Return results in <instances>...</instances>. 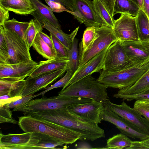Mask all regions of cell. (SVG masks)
I'll return each mask as SVG.
<instances>
[{
  "label": "cell",
  "mask_w": 149,
  "mask_h": 149,
  "mask_svg": "<svg viewBox=\"0 0 149 149\" xmlns=\"http://www.w3.org/2000/svg\"><path fill=\"white\" fill-rule=\"evenodd\" d=\"M134 65L128 58L118 39L108 47L104 58L102 69L108 72H115Z\"/></svg>",
  "instance_id": "9"
},
{
  "label": "cell",
  "mask_w": 149,
  "mask_h": 149,
  "mask_svg": "<svg viewBox=\"0 0 149 149\" xmlns=\"http://www.w3.org/2000/svg\"><path fill=\"white\" fill-rule=\"evenodd\" d=\"M73 74L74 73L71 70H67L66 73L63 77L53 85L46 88L45 91L34 95V97L41 95L43 96L46 93L53 89L58 88H64L72 78Z\"/></svg>",
  "instance_id": "35"
},
{
  "label": "cell",
  "mask_w": 149,
  "mask_h": 149,
  "mask_svg": "<svg viewBox=\"0 0 149 149\" xmlns=\"http://www.w3.org/2000/svg\"><path fill=\"white\" fill-rule=\"evenodd\" d=\"M42 25L43 28H45L50 33L53 34L64 45L67 49H69L70 48L72 40L73 38L76 37L79 29L78 26L70 35H68L46 21H43Z\"/></svg>",
  "instance_id": "24"
},
{
  "label": "cell",
  "mask_w": 149,
  "mask_h": 149,
  "mask_svg": "<svg viewBox=\"0 0 149 149\" xmlns=\"http://www.w3.org/2000/svg\"><path fill=\"white\" fill-rule=\"evenodd\" d=\"M33 117L62 126L81 136V140L94 141L104 138V130L98 124L82 120L70 113L67 109L33 111Z\"/></svg>",
  "instance_id": "1"
},
{
  "label": "cell",
  "mask_w": 149,
  "mask_h": 149,
  "mask_svg": "<svg viewBox=\"0 0 149 149\" xmlns=\"http://www.w3.org/2000/svg\"><path fill=\"white\" fill-rule=\"evenodd\" d=\"M92 100L74 97H64L59 95L47 97H43L30 100L23 106L13 111L23 112L58 109H67L69 107L86 103Z\"/></svg>",
  "instance_id": "5"
},
{
  "label": "cell",
  "mask_w": 149,
  "mask_h": 149,
  "mask_svg": "<svg viewBox=\"0 0 149 149\" xmlns=\"http://www.w3.org/2000/svg\"><path fill=\"white\" fill-rule=\"evenodd\" d=\"M0 4L9 11L21 15H32L36 10L30 0H3Z\"/></svg>",
  "instance_id": "22"
},
{
  "label": "cell",
  "mask_w": 149,
  "mask_h": 149,
  "mask_svg": "<svg viewBox=\"0 0 149 149\" xmlns=\"http://www.w3.org/2000/svg\"><path fill=\"white\" fill-rule=\"evenodd\" d=\"M36 9L31 15L42 24L44 21H46L56 28L61 30V26L53 12L49 6L44 4L39 0H30Z\"/></svg>",
  "instance_id": "21"
},
{
  "label": "cell",
  "mask_w": 149,
  "mask_h": 149,
  "mask_svg": "<svg viewBox=\"0 0 149 149\" xmlns=\"http://www.w3.org/2000/svg\"><path fill=\"white\" fill-rule=\"evenodd\" d=\"M18 123V122L12 118V111L6 104L0 106V123Z\"/></svg>",
  "instance_id": "39"
},
{
  "label": "cell",
  "mask_w": 149,
  "mask_h": 149,
  "mask_svg": "<svg viewBox=\"0 0 149 149\" xmlns=\"http://www.w3.org/2000/svg\"><path fill=\"white\" fill-rule=\"evenodd\" d=\"M97 34L96 27H87L84 30L81 41L79 44V54L86 51L94 40Z\"/></svg>",
  "instance_id": "33"
},
{
  "label": "cell",
  "mask_w": 149,
  "mask_h": 149,
  "mask_svg": "<svg viewBox=\"0 0 149 149\" xmlns=\"http://www.w3.org/2000/svg\"><path fill=\"white\" fill-rule=\"evenodd\" d=\"M3 33L8 48L10 63L32 60L30 48L24 39L2 25Z\"/></svg>",
  "instance_id": "7"
},
{
  "label": "cell",
  "mask_w": 149,
  "mask_h": 149,
  "mask_svg": "<svg viewBox=\"0 0 149 149\" xmlns=\"http://www.w3.org/2000/svg\"><path fill=\"white\" fill-rule=\"evenodd\" d=\"M136 22L140 41H149V18L142 9L136 16Z\"/></svg>",
  "instance_id": "26"
},
{
  "label": "cell",
  "mask_w": 149,
  "mask_h": 149,
  "mask_svg": "<svg viewBox=\"0 0 149 149\" xmlns=\"http://www.w3.org/2000/svg\"><path fill=\"white\" fill-rule=\"evenodd\" d=\"M149 88V69L132 86L119 89L117 93L132 95L139 93Z\"/></svg>",
  "instance_id": "25"
},
{
  "label": "cell",
  "mask_w": 149,
  "mask_h": 149,
  "mask_svg": "<svg viewBox=\"0 0 149 149\" xmlns=\"http://www.w3.org/2000/svg\"><path fill=\"white\" fill-rule=\"evenodd\" d=\"M34 97V95H31L22 97L20 99L13 101L10 103L6 104L10 109H13L14 110L21 107Z\"/></svg>",
  "instance_id": "41"
},
{
  "label": "cell",
  "mask_w": 149,
  "mask_h": 149,
  "mask_svg": "<svg viewBox=\"0 0 149 149\" xmlns=\"http://www.w3.org/2000/svg\"><path fill=\"white\" fill-rule=\"evenodd\" d=\"M29 22H21L13 18L6 21L2 25L5 29L13 31L24 39Z\"/></svg>",
  "instance_id": "31"
},
{
  "label": "cell",
  "mask_w": 149,
  "mask_h": 149,
  "mask_svg": "<svg viewBox=\"0 0 149 149\" xmlns=\"http://www.w3.org/2000/svg\"><path fill=\"white\" fill-rule=\"evenodd\" d=\"M18 125L25 132H38L49 135L65 144H71L81 139V135L70 129L30 115L18 117Z\"/></svg>",
  "instance_id": "2"
},
{
  "label": "cell",
  "mask_w": 149,
  "mask_h": 149,
  "mask_svg": "<svg viewBox=\"0 0 149 149\" xmlns=\"http://www.w3.org/2000/svg\"><path fill=\"white\" fill-rule=\"evenodd\" d=\"M126 148L149 149V137L145 140L141 141H132L130 146Z\"/></svg>",
  "instance_id": "43"
},
{
  "label": "cell",
  "mask_w": 149,
  "mask_h": 149,
  "mask_svg": "<svg viewBox=\"0 0 149 149\" xmlns=\"http://www.w3.org/2000/svg\"><path fill=\"white\" fill-rule=\"evenodd\" d=\"M104 107L102 102L92 100L88 102L71 106L67 109L82 120L98 124L101 122L100 116Z\"/></svg>",
  "instance_id": "12"
},
{
  "label": "cell",
  "mask_w": 149,
  "mask_h": 149,
  "mask_svg": "<svg viewBox=\"0 0 149 149\" xmlns=\"http://www.w3.org/2000/svg\"><path fill=\"white\" fill-rule=\"evenodd\" d=\"M50 1H54L62 5L68 10L72 11L73 6L72 0H48Z\"/></svg>",
  "instance_id": "47"
},
{
  "label": "cell",
  "mask_w": 149,
  "mask_h": 149,
  "mask_svg": "<svg viewBox=\"0 0 149 149\" xmlns=\"http://www.w3.org/2000/svg\"><path fill=\"white\" fill-rule=\"evenodd\" d=\"M25 79L13 78L0 79V96L9 94L12 97L20 96L24 87Z\"/></svg>",
  "instance_id": "23"
},
{
  "label": "cell",
  "mask_w": 149,
  "mask_h": 149,
  "mask_svg": "<svg viewBox=\"0 0 149 149\" xmlns=\"http://www.w3.org/2000/svg\"><path fill=\"white\" fill-rule=\"evenodd\" d=\"M136 3L141 9L143 10V0H131Z\"/></svg>",
  "instance_id": "49"
},
{
  "label": "cell",
  "mask_w": 149,
  "mask_h": 149,
  "mask_svg": "<svg viewBox=\"0 0 149 149\" xmlns=\"http://www.w3.org/2000/svg\"><path fill=\"white\" fill-rule=\"evenodd\" d=\"M45 1L53 12L59 13L64 11H66L71 14L72 13V11L68 9L59 3L48 0H45Z\"/></svg>",
  "instance_id": "42"
},
{
  "label": "cell",
  "mask_w": 149,
  "mask_h": 149,
  "mask_svg": "<svg viewBox=\"0 0 149 149\" xmlns=\"http://www.w3.org/2000/svg\"><path fill=\"white\" fill-rule=\"evenodd\" d=\"M32 46L40 54L46 59H51L56 56V52L43 40L38 32L35 38Z\"/></svg>",
  "instance_id": "29"
},
{
  "label": "cell",
  "mask_w": 149,
  "mask_h": 149,
  "mask_svg": "<svg viewBox=\"0 0 149 149\" xmlns=\"http://www.w3.org/2000/svg\"><path fill=\"white\" fill-rule=\"evenodd\" d=\"M9 11L0 4V25H3L6 21L9 19Z\"/></svg>",
  "instance_id": "45"
},
{
  "label": "cell",
  "mask_w": 149,
  "mask_h": 149,
  "mask_svg": "<svg viewBox=\"0 0 149 149\" xmlns=\"http://www.w3.org/2000/svg\"><path fill=\"white\" fill-rule=\"evenodd\" d=\"M29 23L25 32L24 39L30 48L32 46L37 34L39 31H42L43 27L42 24L36 19H32Z\"/></svg>",
  "instance_id": "32"
},
{
  "label": "cell",
  "mask_w": 149,
  "mask_h": 149,
  "mask_svg": "<svg viewBox=\"0 0 149 149\" xmlns=\"http://www.w3.org/2000/svg\"><path fill=\"white\" fill-rule=\"evenodd\" d=\"M96 31L97 34L95 38L88 49L79 54V65L76 71L118 39L113 29L109 26L103 25L96 27Z\"/></svg>",
  "instance_id": "6"
},
{
  "label": "cell",
  "mask_w": 149,
  "mask_h": 149,
  "mask_svg": "<svg viewBox=\"0 0 149 149\" xmlns=\"http://www.w3.org/2000/svg\"><path fill=\"white\" fill-rule=\"evenodd\" d=\"M78 42V40L77 38L76 37L73 38L70 48L67 49L69 61L66 68V71L68 70H71L74 73L77 70L79 65Z\"/></svg>",
  "instance_id": "28"
},
{
  "label": "cell",
  "mask_w": 149,
  "mask_h": 149,
  "mask_svg": "<svg viewBox=\"0 0 149 149\" xmlns=\"http://www.w3.org/2000/svg\"><path fill=\"white\" fill-rule=\"evenodd\" d=\"M141 9L131 0H116L114 15L118 13L125 14L136 17Z\"/></svg>",
  "instance_id": "27"
},
{
  "label": "cell",
  "mask_w": 149,
  "mask_h": 149,
  "mask_svg": "<svg viewBox=\"0 0 149 149\" xmlns=\"http://www.w3.org/2000/svg\"><path fill=\"white\" fill-rule=\"evenodd\" d=\"M100 118L101 121H107L114 125L121 133L127 136L141 141L149 137V135L136 126L106 107H104L101 113Z\"/></svg>",
  "instance_id": "11"
},
{
  "label": "cell",
  "mask_w": 149,
  "mask_h": 149,
  "mask_svg": "<svg viewBox=\"0 0 149 149\" xmlns=\"http://www.w3.org/2000/svg\"><path fill=\"white\" fill-rule=\"evenodd\" d=\"M149 69V59L118 71L110 72L103 70L97 79L108 87L120 89L132 86Z\"/></svg>",
  "instance_id": "4"
},
{
  "label": "cell",
  "mask_w": 149,
  "mask_h": 149,
  "mask_svg": "<svg viewBox=\"0 0 149 149\" xmlns=\"http://www.w3.org/2000/svg\"><path fill=\"white\" fill-rule=\"evenodd\" d=\"M0 63H10L8 48L2 28L0 25Z\"/></svg>",
  "instance_id": "37"
},
{
  "label": "cell",
  "mask_w": 149,
  "mask_h": 149,
  "mask_svg": "<svg viewBox=\"0 0 149 149\" xmlns=\"http://www.w3.org/2000/svg\"><path fill=\"white\" fill-rule=\"evenodd\" d=\"M104 107L136 126L149 136V120L142 117L134 108L124 102L120 105L108 99L102 102Z\"/></svg>",
  "instance_id": "10"
},
{
  "label": "cell",
  "mask_w": 149,
  "mask_h": 149,
  "mask_svg": "<svg viewBox=\"0 0 149 149\" xmlns=\"http://www.w3.org/2000/svg\"><path fill=\"white\" fill-rule=\"evenodd\" d=\"M68 61V59L56 57L46 61H40L28 77H36L44 74L66 68Z\"/></svg>",
  "instance_id": "20"
},
{
  "label": "cell",
  "mask_w": 149,
  "mask_h": 149,
  "mask_svg": "<svg viewBox=\"0 0 149 149\" xmlns=\"http://www.w3.org/2000/svg\"><path fill=\"white\" fill-rule=\"evenodd\" d=\"M104 5L111 17L113 18V10L116 0H100Z\"/></svg>",
  "instance_id": "44"
},
{
  "label": "cell",
  "mask_w": 149,
  "mask_h": 149,
  "mask_svg": "<svg viewBox=\"0 0 149 149\" xmlns=\"http://www.w3.org/2000/svg\"><path fill=\"white\" fill-rule=\"evenodd\" d=\"M133 108L143 116L149 120V101L136 100Z\"/></svg>",
  "instance_id": "40"
},
{
  "label": "cell",
  "mask_w": 149,
  "mask_h": 149,
  "mask_svg": "<svg viewBox=\"0 0 149 149\" xmlns=\"http://www.w3.org/2000/svg\"><path fill=\"white\" fill-rule=\"evenodd\" d=\"M71 14L81 24L87 27L108 26L96 10L91 0H72Z\"/></svg>",
  "instance_id": "8"
},
{
  "label": "cell",
  "mask_w": 149,
  "mask_h": 149,
  "mask_svg": "<svg viewBox=\"0 0 149 149\" xmlns=\"http://www.w3.org/2000/svg\"><path fill=\"white\" fill-rule=\"evenodd\" d=\"M132 141L125 134H115L107 140L106 148L122 149L130 146Z\"/></svg>",
  "instance_id": "30"
},
{
  "label": "cell",
  "mask_w": 149,
  "mask_h": 149,
  "mask_svg": "<svg viewBox=\"0 0 149 149\" xmlns=\"http://www.w3.org/2000/svg\"><path fill=\"white\" fill-rule=\"evenodd\" d=\"M116 98L122 99L123 100L130 101L132 100L149 101V88L139 93L132 95L119 94L117 93L113 95Z\"/></svg>",
  "instance_id": "36"
},
{
  "label": "cell",
  "mask_w": 149,
  "mask_h": 149,
  "mask_svg": "<svg viewBox=\"0 0 149 149\" xmlns=\"http://www.w3.org/2000/svg\"><path fill=\"white\" fill-rule=\"evenodd\" d=\"M66 71V68L46 73L36 77H27L25 80L23 90L20 96L33 95L56 81Z\"/></svg>",
  "instance_id": "14"
},
{
  "label": "cell",
  "mask_w": 149,
  "mask_h": 149,
  "mask_svg": "<svg viewBox=\"0 0 149 149\" xmlns=\"http://www.w3.org/2000/svg\"><path fill=\"white\" fill-rule=\"evenodd\" d=\"M38 33L43 40L56 52L52 41L50 36L43 32L42 31H39Z\"/></svg>",
  "instance_id": "46"
},
{
  "label": "cell",
  "mask_w": 149,
  "mask_h": 149,
  "mask_svg": "<svg viewBox=\"0 0 149 149\" xmlns=\"http://www.w3.org/2000/svg\"><path fill=\"white\" fill-rule=\"evenodd\" d=\"M50 36L52 41L56 57L68 59L67 49L61 42L52 33Z\"/></svg>",
  "instance_id": "38"
},
{
  "label": "cell",
  "mask_w": 149,
  "mask_h": 149,
  "mask_svg": "<svg viewBox=\"0 0 149 149\" xmlns=\"http://www.w3.org/2000/svg\"><path fill=\"white\" fill-rule=\"evenodd\" d=\"M115 34L120 41H139L136 22V17L121 14L114 20L113 28Z\"/></svg>",
  "instance_id": "13"
},
{
  "label": "cell",
  "mask_w": 149,
  "mask_h": 149,
  "mask_svg": "<svg viewBox=\"0 0 149 149\" xmlns=\"http://www.w3.org/2000/svg\"><path fill=\"white\" fill-rule=\"evenodd\" d=\"M143 10L149 18V0H143Z\"/></svg>",
  "instance_id": "48"
},
{
  "label": "cell",
  "mask_w": 149,
  "mask_h": 149,
  "mask_svg": "<svg viewBox=\"0 0 149 149\" xmlns=\"http://www.w3.org/2000/svg\"><path fill=\"white\" fill-rule=\"evenodd\" d=\"M94 8L102 19L108 26L113 29L114 19L100 0H93Z\"/></svg>",
  "instance_id": "34"
},
{
  "label": "cell",
  "mask_w": 149,
  "mask_h": 149,
  "mask_svg": "<svg viewBox=\"0 0 149 149\" xmlns=\"http://www.w3.org/2000/svg\"><path fill=\"white\" fill-rule=\"evenodd\" d=\"M32 132L18 134H0V149H26L29 142Z\"/></svg>",
  "instance_id": "18"
},
{
  "label": "cell",
  "mask_w": 149,
  "mask_h": 149,
  "mask_svg": "<svg viewBox=\"0 0 149 149\" xmlns=\"http://www.w3.org/2000/svg\"><path fill=\"white\" fill-rule=\"evenodd\" d=\"M2 0H0V1H2Z\"/></svg>",
  "instance_id": "50"
},
{
  "label": "cell",
  "mask_w": 149,
  "mask_h": 149,
  "mask_svg": "<svg viewBox=\"0 0 149 149\" xmlns=\"http://www.w3.org/2000/svg\"><path fill=\"white\" fill-rule=\"evenodd\" d=\"M64 144L61 141L46 134L32 132L30 140L26 146V149L55 148Z\"/></svg>",
  "instance_id": "19"
},
{
  "label": "cell",
  "mask_w": 149,
  "mask_h": 149,
  "mask_svg": "<svg viewBox=\"0 0 149 149\" xmlns=\"http://www.w3.org/2000/svg\"><path fill=\"white\" fill-rule=\"evenodd\" d=\"M109 47L88 61L80 69L76 71L69 82L62 90L80 79L103 69L104 58Z\"/></svg>",
  "instance_id": "17"
},
{
  "label": "cell",
  "mask_w": 149,
  "mask_h": 149,
  "mask_svg": "<svg viewBox=\"0 0 149 149\" xmlns=\"http://www.w3.org/2000/svg\"><path fill=\"white\" fill-rule=\"evenodd\" d=\"M38 63L32 60L15 63H0V79L9 77L24 79L36 68Z\"/></svg>",
  "instance_id": "15"
},
{
  "label": "cell",
  "mask_w": 149,
  "mask_h": 149,
  "mask_svg": "<svg viewBox=\"0 0 149 149\" xmlns=\"http://www.w3.org/2000/svg\"><path fill=\"white\" fill-rule=\"evenodd\" d=\"M108 88L90 75L59 91L58 95L89 98L102 102L109 99L107 92Z\"/></svg>",
  "instance_id": "3"
},
{
  "label": "cell",
  "mask_w": 149,
  "mask_h": 149,
  "mask_svg": "<svg viewBox=\"0 0 149 149\" xmlns=\"http://www.w3.org/2000/svg\"><path fill=\"white\" fill-rule=\"evenodd\" d=\"M120 42L126 55L134 65L149 59V41Z\"/></svg>",
  "instance_id": "16"
}]
</instances>
